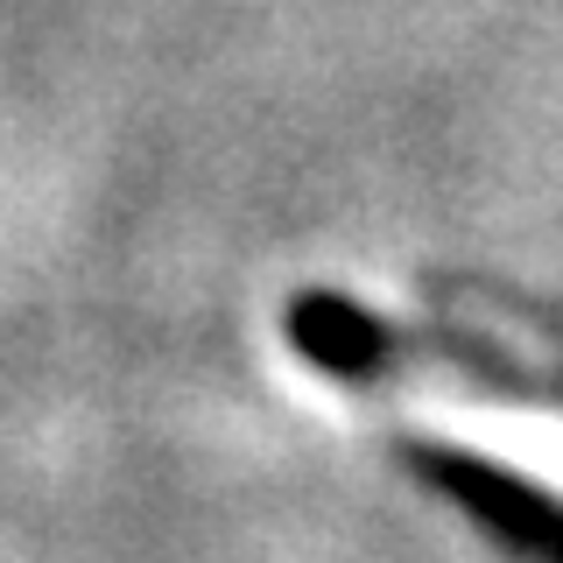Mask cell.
<instances>
[{
	"label": "cell",
	"mask_w": 563,
	"mask_h": 563,
	"mask_svg": "<svg viewBox=\"0 0 563 563\" xmlns=\"http://www.w3.org/2000/svg\"><path fill=\"white\" fill-rule=\"evenodd\" d=\"M430 324H401L352 296L303 289L282 310L289 352L324 380L366 387H444V401L500 409L528 422V444H451L401 437V457L451 493L500 550L563 563V317L479 282H430Z\"/></svg>",
	"instance_id": "1"
}]
</instances>
